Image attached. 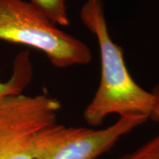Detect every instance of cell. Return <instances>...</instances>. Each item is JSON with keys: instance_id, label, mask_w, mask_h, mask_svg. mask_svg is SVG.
I'll return each mask as SVG.
<instances>
[{"instance_id": "cell-1", "label": "cell", "mask_w": 159, "mask_h": 159, "mask_svg": "<svg viewBox=\"0 0 159 159\" xmlns=\"http://www.w3.org/2000/svg\"><path fill=\"white\" fill-rule=\"evenodd\" d=\"M80 18L97 38L101 64L99 85L83 111L87 124L101 125L107 116L115 113L149 118L153 95L131 76L122 47L114 42L109 32L102 0H86L80 8Z\"/></svg>"}, {"instance_id": "cell-2", "label": "cell", "mask_w": 159, "mask_h": 159, "mask_svg": "<svg viewBox=\"0 0 159 159\" xmlns=\"http://www.w3.org/2000/svg\"><path fill=\"white\" fill-rule=\"evenodd\" d=\"M0 40L42 51L57 68L92 60L84 42L58 29L26 0H0Z\"/></svg>"}, {"instance_id": "cell-3", "label": "cell", "mask_w": 159, "mask_h": 159, "mask_svg": "<svg viewBox=\"0 0 159 159\" xmlns=\"http://www.w3.org/2000/svg\"><path fill=\"white\" fill-rule=\"evenodd\" d=\"M61 103L44 94L0 99V159H35L39 134L57 123Z\"/></svg>"}, {"instance_id": "cell-4", "label": "cell", "mask_w": 159, "mask_h": 159, "mask_svg": "<svg viewBox=\"0 0 159 159\" xmlns=\"http://www.w3.org/2000/svg\"><path fill=\"white\" fill-rule=\"evenodd\" d=\"M148 119L145 115H121L113 125L102 129L67 127L56 123L39 134L35 159H97Z\"/></svg>"}, {"instance_id": "cell-5", "label": "cell", "mask_w": 159, "mask_h": 159, "mask_svg": "<svg viewBox=\"0 0 159 159\" xmlns=\"http://www.w3.org/2000/svg\"><path fill=\"white\" fill-rule=\"evenodd\" d=\"M32 77L33 65L30 52L29 51H20L14 57L10 78L6 81L0 80V99L23 93L30 83Z\"/></svg>"}, {"instance_id": "cell-6", "label": "cell", "mask_w": 159, "mask_h": 159, "mask_svg": "<svg viewBox=\"0 0 159 159\" xmlns=\"http://www.w3.org/2000/svg\"><path fill=\"white\" fill-rule=\"evenodd\" d=\"M29 2L55 25L67 27L70 24L67 0H29Z\"/></svg>"}, {"instance_id": "cell-7", "label": "cell", "mask_w": 159, "mask_h": 159, "mask_svg": "<svg viewBox=\"0 0 159 159\" xmlns=\"http://www.w3.org/2000/svg\"><path fill=\"white\" fill-rule=\"evenodd\" d=\"M117 159H159V134L136 150L123 155Z\"/></svg>"}, {"instance_id": "cell-8", "label": "cell", "mask_w": 159, "mask_h": 159, "mask_svg": "<svg viewBox=\"0 0 159 159\" xmlns=\"http://www.w3.org/2000/svg\"><path fill=\"white\" fill-rule=\"evenodd\" d=\"M151 93L153 95V104L149 118L159 124V84L154 87Z\"/></svg>"}]
</instances>
